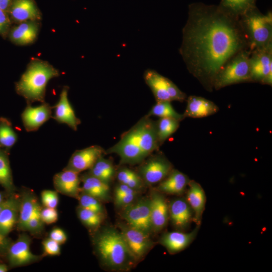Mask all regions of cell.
I'll return each mask as SVG.
<instances>
[{
	"label": "cell",
	"instance_id": "9",
	"mask_svg": "<svg viewBox=\"0 0 272 272\" xmlns=\"http://www.w3.org/2000/svg\"><path fill=\"white\" fill-rule=\"evenodd\" d=\"M250 81L271 85L272 45L251 52Z\"/></svg>",
	"mask_w": 272,
	"mask_h": 272
},
{
	"label": "cell",
	"instance_id": "4",
	"mask_svg": "<svg viewBox=\"0 0 272 272\" xmlns=\"http://www.w3.org/2000/svg\"><path fill=\"white\" fill-rule=\"evenodd\" d=\"M58 76V71L48 62L34 60L16 83V91L26 99L27 104L44 103L48 82Z\"/></svg>",
	"mask_w": 272,
	"mask_h": 272
},
{
	"label": "cell",
	"instance_id": "36",
	"mask_svg": "<svg viewBox=\"0 0 272 272\" xmlns=\"http://www.w3.org/2000/svg\"><path fill=\"white\" fill-rule=\"evenodd\" d=\"M78 199L80 207L104 215V209L101 201L96 197L81 192Z\"/></svg>",
	"mask_w": 272,
	"mask_h": 272
},
{
	"label": "cell",
	"instance_id": "11",
	"mask_svg": "<svg viewBox=\"0 0 272 272\" xmlns=\"http://www.w3.org/2000/svg\"><path fill=\"white\" fill-rule=\"evenodd\" d=\"M104 150L97 145L91 146L76 151L71 157L65 169L80 173L90 169L97 160L105 153Z\"/></svg>",
	"mask_w": 272,
	"mask_h": 272
},
{
	"label": "cell",
	"instance_id": "28",
	"mask_svg": "<svg viewBox=\"0 0 272 272\" xmlns=\"http://www.w3.org/2000/svg\"><path fill=\"white\" fill-rule=\"evenodd\" d=\"M88 173L109 184L113 179L115 171L111 161L102 156L89 169Z\"/></svg>",
	"mask_w": 272,
	"mask_h": 272
},
{
	"label": "cell",
	"instance_id": "37",
	"mask_svg": "<svg viewBox=\"0 0 272 272\" xmlns=\"http://www.w3.org/2000/svg\"><path fill=\"white\" fill-rule=\"evenodd\" d=\"M41 201L45 207L56 208L59 198L56 191L44 190L41 193Z\"/></svg>",
	"mask_w": 272,
	"mask_h": 272
},
{
	"label": "cell",
	"instance_id": "30",
	"mask_svg": "<svg viewBox=\"0 0 272 272\" xmlns=\"http://www.w3.org/2000/svg\"><path fill=\"white\" fill-rule=\"evenodd\" d=\"M17 141V134L11 121L4 117L0 118V148L9 150Z\"/></svg>",
	"mask_w": 272,
	"mask_h": 272
},
{
	"label": "cell",
	"instance_id": "33",
	"mask_svg": "<svg viewBox=\"0 0 272 272\" xmlns=\"http://www.w3.org/2000/svg\"><path fill=\"white\" fill-rule=\"evenodd\" d=\"M119 183L126 185L132 189L139 191L144 185V182L138 173L127 168L120 169L117 172Z\"/></svg>",
	"mask_w": 272,
	"mask_h": 272
},
{
	"label": "cell",
	"instance_id": "19",
	"mask_svg": "<svg viewBox=\"0 0 272 272\" xmlns=\"http://www.w3.org/2000/svg\"><path fill=\"white\" fill-rule=\"evenodd\" d=\"M186 200L193 214V222L200 226L206 204V195L202 186L194 180H190Z\"/></svg>",
	"mask_w": 272,
	"mask_h": 272
},
{
	"label": "cell",
	"instance_id": "34",
	"mask_svg": "<svg viewBox=\"0 0 272 272\" xmlns=\"http://www.w3.org/2000/svg\"><path fill=\"white\" fill-rule=\"evenodd\" d=\"M0 183L7 189L14 188L12 172L6 150L0 149Z\"/></svg>",
	"mask_w": 272,
	"mask_h": 272
},
{
	"label": "cell",
	"instance_id": "16",
	"mask_svg": "<svg viewBox=\"0 0 272 272\" xmlns=\"http://www.w3.org/2000/svg\"><path fill=\"white\" fill-rule=\"evenodd\" d=\"M30 244L29 237L27 235H22L10 246L8 258L12 265L23 266L38 260L39 256L35 255L31 252Z\"/></svg>",
	"mask_w": 272,
	"mask_h": 272
},
{
	"label": "cell",
	"instance_id": "26",
	"mask_svg": "<svg viewBox=\"0 0 272 272\" xmlns=\"http://www.w3.org/2000/svg\"><path fill=\"white\" fill-rule=\"evenodd\" d=\"M39 24L37 21L21 22L12 30L11 38L17 44H27L33 42L36 39Z\"/></svg>",
	"mask_w": 272,
	"mask_h": 272
},
{
	"label": "cell",
	"instance_id": "43",
	"mask_svg": "<svg viewBox=\"0 0 272 272\" xmlns=\"http://www.w3.org/2000/svg\"><path fill=\"white\" fill-rule=\"evenodd\" d=\"M10 19L7 13L0 8V33H5L10 25Z\"/></svg>",
	"mask_w": 272,
	"mask_h": 272
},
{
	"label": "cell",
	"instance_id": "1",
	"mask_svg": "<svg viewBox=\"0 0 272 272\" xmlns=\"http://www.w3.org/2000/svg\"><path fill=\"white\" fill-rule=\"evenodd\" d=\"M245 49L249 45L239 18L219 5L189 6L179 52L189 71L201 82L213 86L223 67Z\"/></svg>",
	"mask_w": 272,
	"mask_h": 272
},
{
	"label": "cell",
	"instance_id": "17",
	"mask_svg": "<svg viewBox=\"0 0 272 272\" xmlns=\"http://www.w3.org/2000/svg\"><path fill=\"white\" fill-rule=\"evenodd\" d=\"M169 216L173 225L178 230L186 229L193 221L192 211L183 198H175L169 203Z\"/></svg>",
	"mask_w": 272,
	"mask_h": 272
},
{
	"label": "cell",
	"instance_id": "24",
	"mask_svg": "<svg viewBox=\"0 0 272 272\" xmlns=\"http://www.w3.org/2000/svg\"><path fill=\"white\" fill-rule=\"evenodd\" d=\"M81 180L83 183L81 192L93 196L101 201H106L110 198L109 184L88 173L82 175Z\"/></svg>",
	"mask_w": 272,
	"mask_h": 272
},
{
	"label": "cell",
	"instance_id": "25",
	"mask_svg": "<svg viewBox=\"0 0 272 272\" xmlns=\"http://www.w3.org/2000/svg\"><path fill=\"white\" fill-rule=\"evenodd\" d=\"M20 202L15 198L8 199L0 211V232L5 237L18 223Z\"/></svg>",
	"mask_w": 272,
	"mask_h": 272
},
{
	"label": "cell",
	"instance_id": "23",
	"mask_svg": "<svg viewBox=\"0 0 272 272\" xmlns=\"http://www.w3.org/2000/svg\"><path fill=\"white\" fill-rule=\"evenodd\" d=\"M144 80L150 88L157 101H172L168 91L169 79L154 70L148 69L144 73Z\"/></svg>",
	"mask_w": 272,
	"mask_h": 272
},
{
	"label": "cell",
	"instance_id": "41",
	"mask_svg": "<svg viewBox=\"0 0 272 272\" xmlns=\"http://www.w3.org/2000/svg\"><path fill=\"white\" fill-rule=\"evenodd\" d=\"M40 210L35 213L30 219L26 225L25 230H28L32 232H36L41 229L43 222L40 218Z\"/></svg>",
	"mask_w": 272,
	"mask_h": 272
},
{
	"label": "cell",
	"instance_id": "38",
	"mask_svg": "<svg viewBox=\"0 0 272 272\" xmlns=\"http://www.w3.org/2000/svg\"><path fill=\"white\" fill-rule=\"evenodd\" d=\"M40 218L43 223L49 225L55 223L58 218V212L56 208L45 207L41 209Z\"/></svg>",
	"mask_w": 272,
	"mask_h": 272
},
{
	"label": "cell",
	"instance_id": "42",
	"mask_svg": "<svg viewBox=\"0 0 272 272\" xmlns=\"http://www.w3.org/2000/svg\"><path fill=\"white\" fill-rule=\"evenodd\" d=\"M49 238L60 245L64 244L67 240L65 233L59 228H54L49 233Z\"/></svg>",
	"mask_w": 272,
	"mask_h": 272
},
{
	"label": "cell",
	"instance_id": "45",
	"mask_svg": "<svg viewBox=\"0 0 272 272\" xmlns=\"http://www.w3.org/2000/svg\"><path fill=\"white\" fill-rule=\"evenodd\" d=\"M7 202V199L4 200L0 205V211L4 208V207L6 205ZM7 245V240L6 237L4 236L0 232V248H4Z\"/></svg>",
	"mask_w": 272,
	"mask_h": 272
},
{
	"label": "cell",
	"instance_id": "40",
	"mask_svg": "<svg viewBox=\"0 0 272 272\" xmlns=\"http://www.w3.org/2000/svg\"><path fill=\"white\" fill-rule=\"evenodd\" d=\"M138 191H134L119 197L114 198V203L116 207L123 208L131 204L135 200Z\"/></svg>",
	"mask_w": 272,
	"mask_h": 272
},
{
	"label": "cell",
	"instance_id": "14",
	"mask_svg": "<svg viewBox=\"0 0 272 272\" xmlns=\"http://www.w3.org/2000/svg\"><path fill=\"white\" fill-rule=\"evenodd\" d=\"M52 108L49 104L45 102L36 107L27 104L21 114L25 130L28 132L37 130L51 117Z\"/></svg>",
	"mask_w": 272,
	"mask_h": 272
},
{
	"label": "cell",
	"instance_id": "5",
	"mask_svg": "<svg viewBox=\"0 0 272 272\" xmlns=\"http://www.w3.org/2000/svg\"><path fill=\"white\" fill-rule=\"evenodd\" d=\"M250 52L272 45V15L261 13L256 6L239 18Z\"/></svg>",
	"mask_w": 272,
	"mask_h": 272
},
{
	"label": "cell",
	"instance_id": "10",
	"mask_svg": "<svg viewBox=\"0 0 272 272\" xmlns=\"http://www.w3.org/2000/svg\"><path fill=\"white\" fill-rule=\"evenodd\" d=\"M142 162L138 173L144 183L148 185L160 182L173 169L172 164L162 154L151 156Z\"/></svg>",
	"mask_w": 272,
	"mask_h": 272
},
{
	"label": "cell",
	"instance_id": "39",
	"mask_svg": "<svg viewBox=\"0 0 272 272\" xmlns=\"http://www.w3.org/2000/svg\"><path fill=\"white\" fill-rule=\"evenodd\" d=\"M42 244L45 255L54 256L60 253V244L49 237L44 240Z\"/></svg>",
	"mask_w": 272,
	"mask_h": 272
},
{
	"label": "cell",
	"instance_id": "18",
	"mask_svg": "<svg viewBox=\"0 0 272 272\" xmlns=\"http://www.w3.org/2000/svg\"><path fill=\"white\" fill-rule=\"evenodd\" d=\"M68 88L64 87L60 94L59 101L54 107L53 118L58 123L67 125L74 130H77L81 121L75 113L68 99Z\"/></svg>",
	"mask_w": 272,
	"mask_h": 272
},
{
	"label": "cell",
	"instance_id": "7",
	"mask_svg": "<svg viewBox=\"0 0 272 272\" xmlns=\"http://www.w3.org/2000/svg\"><path fill=\"white\" fill-rule=\"evenodd\" d=\"M122 209L121 217L126 223L149 235L151 234L152 228L150 197L135 200Z\"/></svg>",
	"mask_w": 272,
	"mask_h": 272
},
{
	"label": "cell",
	"instance_id": "20",
	"mask_svg": "<svg viewBox=\"0 0 272 272\" xmlns=\"http://www.w3.org/2000/svg\"><path fill=\"white\" fill-rule=\"evenodd\" d=\"M9 12L12 18L19 23L38 21L41 18L34 0H13Z\"/></svg>",
	"mask_w": 272,
	"mask_h": 272
},
{
	"label": "cell",
	"instance_id": "13",
	"mask_svg": "<svg viewBox=\"0 0 272 272\" xmlns=\"http://www.w3.org/2000/svg\"><path fill=\"white\" fill-rule=\"evenodd\" d=\"M200 226L188 233L182 231L165 232L160 237L159 243L170 254L178 253L188 247L196 238Z\"/></svg>",
	"mask_w": 272,
	"mask_h": 272
},
{
	"label": "cell",
	"instance_id": "27",
	"mask_svg": "<svg viewBox=\"0 0 272 272\" xmlns=\"http://www.w3.org/2000/svg\"><path fill=\"white\" fill-rule=\"evenodd\" d=\"M37 198L32 194L26 193L20 202L18 226L19 229L25 230L26 225L30 219L40 210Z\"/></svg>",
	"mask_w": 272,
	"mask_h": 272
},
{
	"label": "cell",
	"instance_id": "22",
	"mask_svg": "<svg viewBox=\"0 0 272 272\" xmlns=\"http://www.w3.org/2000/svg\"><path fill=\"white\" fill-rule=\"evenodd\" d=\"M190 181L188 177L182 172L173 170L160 182L156 190L163 193L172 195L182 194Z\"/></svg>",
	"mask_w": 272,
	"mask_h": 272
},
{
	"label": "cell",
	"instance_id": "31",
	"mask_svg": "<svg viewBox=\"0 0 272 272\" xmlns=\"http://www.w3.org/2000/svg\"><path fill=\"white\" fill-rule=\"evenodd\" d=\"M180 121L172 118H160L156 122L157 133L160 145L163 143L178 128Z\"/></svg>",
	"mask_w": 272,
	"mask_h": 272
},
{
	"label": "cell",
	"instance_id": "3",
	"mask_svg": "<svg viewBox=\"0 0 272 272\" xmlns=\"http://www.w3.org/2000/svg\"><path fill=\"white\" fill-rule=\"evenodd\" d=\"M93 243L96 254L108 268L127 271L136 264L121 233L116 229L111 227L102 229L94 237Z\"/></svg>",
	"mask_w": 272,
	"mask_h": 272
},
{
	"label": "cell",
	"instance_id": "32",
	"mask_svg": "<svg viewBox=\"0 0 272 272\" xmlns=\"http://www.w3.org/2000/svg\"><path fill=\"white\" fill-rule=\"evenodd\" d=\"M147 116H155L160 118H172L179 121L184 117L183 114L177 112L171 104L170 101H157L152 107Z\"/></svg>",
	"mask_w": 272,
	"mask_h": 272
},
{
	"label": "cell",
	"instance_id": "47",
	"mask_svg": "<svg viewBox=\"0 0 272 272\" xmlns=\"http://www.w3.org/2000/svg\"><path fill=\"white\" fill-rule=\"evenodd\" d=\"M4 201L2 194L0 192V205Z\"/></svg>",
	"mask_w": 272,
	"mask_h": 272
},
{
	"label": "cell",
	"instance_id": "21",
	"mask_svg": "<svg viewBox=\"0 0 272 272\" xmlns=\"http://www.w3.org/2000/svg\"><path fill=\"white\" fill-rule=\"evenodd\" d=\"M218 110V107L212 101L201 97L190 96L183 115L184 118H201L213 115Z\"/></svg>",
	"mask_w": 272,
	"mask_h": 272
},
{
	"label": "cell",
	"instance_id": "2",
	"mask_svg": "<svg viewBox=\"0 0 272 272\" xmlns=\"http://www.w3.org/2000/svg\"><path fill=\"white\" fill-rule=\"evenodd\" d=\"M160 145L156 122L146 115L123 133L120 140L106 153L118 155L121 163L134 164L144 161Z\"/></svg>",
	"mask_w": 272,
	"mask_h": 272
},
{
	"label": "cell",
	"instance_id": "6",
	"mask_svg": "<svg viewBox=\"0 0 272 272\" xmlns=\"http://www.w3.org/2000/svg\"><path fill=\"white\" fill-rule=\"evenodd\" d=\"M249 49L239 52L223 67L216 76L213 87L217 90L250 81Z\"/></svg>",
	"mask_w": 272,
	"mask_h": 272
},
{
	"label": "cell",
	"instance_id": "35",
	"mask_svg": "<svg viewBox=\"0 0 272 272\" xmlns=\"http://www.w3.org/2000/svg\"><path fill=\"white\" fill-rule=\"evenodd\" d=\"M78 217L82 223L91 230L97 229L103 221L104 215L80 207L77 209Z\"/></svg>",
	"mask_w": 272,
	"mask_h": 272
},
{
	"label": "cell",
	"instance_id": "15",
	"mask_svg": "<svg viewBox=\"0 0 272 272\" xmlns=\"http://www.w3.org/2000/svg\"><path fill=\"white\" fill-rule=\"evenodd\" d=\"M79 173L64 168L53 177V184L57 192L78 198L81 192Z\"/></svg>",
	"mask_w": 272,
	"mask_h": 272
},
{
	"label": "cell",
	"instance_id": "46",
	"mask_svg": "<svg viewBox=\"0 0 272 272\" xmlns=\"http://www.w3.org/2000/svg\"><path fill=\"white\" fill-rule=\"evenodd\" d=\"M8 270V267L6 265L0 264V272H6Z\"/></svg>",
	"mask_w": 272,
	"mask_h": 272
},
{
	"label": "cell",
	"instance_id": "8",
	"mask_svg": "<svg viewBox=\"0 0 272 272\" xmlns=\"http://www.w3.org/2000/svg\"><path fill=\"white\" fill-rule=\"evenodd\" d=\"M118 227L122 237L137 262L140 261L154 246L150 235L133 228L126 223Z\"/></svg>",
	"mask_w": 272,
	"mask_h": 272
},
{
	"label": "cell",
	"instance_id": "12",
	"mask_svg": "<svg viewBox=\"0 0 272 272\" xmlns=\"http://www.w3.org/2000/svg\"><path fill=\"white\" fill-rule=\"evenodd\" d=\"M150 199L152 232H159L168 223L169 203L163 193L156 189L152 191Z\"/></svg>",
	"mask_w": 272,
	"mask_h": 272
},
{
	"label": "cell",
	"instance_id": "44",
	"mask_svg": "<svg viewBox=\"0 0 272 272\" xmlns=\"http://www.w3.org/2000/svg\"><path fill=\"white\" fill-rule=\"evenodd\" d=\"M13 1V0H0V8L7 13L9 12Z\"/></svg>",
	"mask_w": 272,
	"mask_h": 272
},
{
	"label": "cell",
	"instance_id": "29",
	"mask_svg": "<svg viewBox=\"0 0 272 272\" xmlns=\"http://www.w3.org/2000/svg\"><path fill=\"white\" fill-rule=\"evenodd\" d=\"M256 0H221L219 6L230 15L239 18L256 6Z\"/></svg>",
	"mask_w": 272,
	"mask_h": 272
}]
</instances>
